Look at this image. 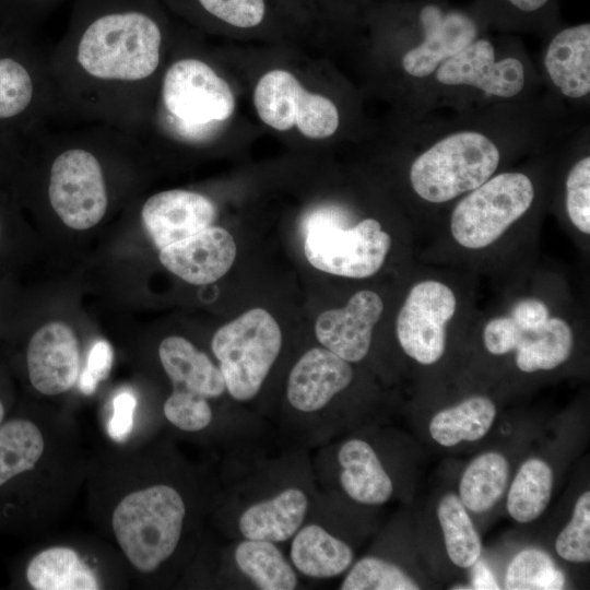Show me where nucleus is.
I'll list each match as a JSON object with an SVG mask.
<instances>
[{
    "label": "nucleus",
    "mask_w": 590,
    "mask_h": 590,
    "mask_svg": "<svg viewBox=\"0 0 590 590\" xmlns=\"http://www.w3.org/2000/svg\"><path fill=\"white\" fill-rule=\"evenodd\" d=\"M162 48V28L151 15L135 10L102 14L63 48V85L85 99L137 91L157 72Z\"/></svg>",
    "instance_id": "obj_1"
},
{
    "label": "nucleus",
    "mask_w": 590,
    "mask_h": 590,
    "mask_svg": "<svg viewBox=\"0 0 590 590\" xmlns=\"http://www.w3.org/2000/svg\"><path fill=\"white\" fill-rule=\"evenodd\" d=\"M185 517L180 493L170 485L154 484L119 500L111 514V529L131 566L150 574L176 551Z\"/></svg>",
    "instance_id": "obj_2"
},
{
    "label": "nucleus",
    "mask_w": 590,
    "mask_h": 590,
    "mask_svg": "<svg viewBox=\"0 0 590 590\" xmlns=\"http://www.w3.org/2000/svg\"><path fill=\"white\" fill-rule=\"evenodd\" d=\"M337 208H320L306 216L304 255L316 269L344 278L363 279L382 267L391 247L390 235L375 219L352 227Z\"/></svg>",
    "instance_id": "obj_3"
},
{
    "label": "nucleus",
    "mask_w": 590,
    "mask_h": 590,
    "mask_svg": "<svg viewBox=\"0 0 590 590\" xmlns=\"http://www.w3.org/2000/svg\"><path fill=\"white\" fill-rule=\"evenodd\" d=\"M499 160V150L485 134L460 131L418 155L411 165L410 181L422 199L442 203L489 179Z\"/></svg>",
    "instance_id": "obj_4"
},
{
    "label": "nucleus",
    "mask_w": 590,
    "mask_h": 590,
    "mask_svg": "<svg viewBox=\"0 0 590 590\" xmlns=\"http://www.w3.org/2000/svg\"><path fill=\"white\" fill-rule=\"evenodd\" d=\"M281 347L280 326L263 308L249 309L219 328L211 349L229 396L237 401L253 399Z\"/></svg>",
    "instance_id": "obj_5"
},
{
    "label": "nucleus",
    "mask_w": 590,
    "mask_h": 590,
    "mask_svg": "<svg viewBox=\"0 0 590 590\" xmlns=\"http://www.w3.org/2000/svg\"><path fill=\"white\" fill-rule=\"evenodd\" d=\"M161 102L169 121L190 135L226 121L236 106L228 82L196 57L179 58L167 67L161 83Z\"/></svg>",
    "instance_id": "obj_6"
},
{
    "label": "nucleus",
    "mask_w": 590,
    "mask_h": 590,
    "mask_svg": "<svg viewBox=\"0 0 590 590\" xmlns=\"http://www.w3.org/2000/svg\"><path fill=\"white\" fill-rule=\"evenodd\" d=\"M533 198V185L522 173H502L491 177L453 209L450 221L452 237L465 248H484L529 210Z\"/></svg>",
    "instance_id": "obj_7"
},
{
    "label": "nucleus",
    "mask_w": 590,
    "mask_h": 590,
    "mask_svg": "<svg viewBox=\"0 0 590 590\" xmlns=\"http://www.w3.org/2000/svg\"><path fill=\"white\" fill-rule=\"evenodd\" d=\"M252 102L259 119L280 132L296 128L305 138L323 140L332 137L340 125L332 99L308 91L285 69L262 74L253 88Z\"/></svg>",
    "instance_id": "obj_8"
},
{
    "label": "nucleus",
    "mask_w": 590,
    "mask_h": 590,
    "mask_svg": "<svg viewBox=\"0 0 590 590\" xmlns=\"http://www.w3.org/2000/svg\"><path fill=\"white\" fill-rule=\"evenodd\" d=\"M48 199L68 227L84 231L98 224L108 208V192L96 155L80 146L59 153L50 167Z\"/></svg>",
    "instance_id": "obj_9"
},
{
    "label": "nucleus",
    "mask_w": 590,
    "mask_h": 590,
    "mask_svg": "<svg viewBox=\"0 0 590 590\" xmlns=\"http://www.w3.org/2000/svg\"><path fill=\"white\" fill-rule=\"evenodd\" d=\"M456 306V296L446 284L434 280L415 284L397 318V338L404 353L422 365L439 361Z\"/></svg>",
    "instance_id": "obj_10"
},
{
    "label": "nucleus",
    "mask_w": 590,
    "mask_h": 590,
    "mask_svg": "<svg viewBox=\"0 0 590 590\" xmlns=\"http://www.w3.org/2000/svg\"><path fill=\"white\" fill-rule=\"evenodd\" d=\"M39 66L27 47L0 36V133L19 138L36 119L43 101Z\"/></svg>",
    "instance_id": "obj_11"
},
{
    "label": "nucleus",
    "mask_w": 590,
    "mask_h": 590,
    "mask_svg": "<svg viewBox=\"0 0 590 590\" xmlns=\"http://www.w3.org/2000/svg\"><path fill=\"white\" fill-rule=\"evenodd\" d=\"M417 22L423 34L422 42L402 58L403 70L414 78L434 73L445 60L476 39L479 33L472 15L446 9L436 1L423 2L417 9Z\"/></svg>",
    "instance_id": "obj_12"
},
{
    "label": "nucleus",
    "mask_w": 590,
    "mask_h": 590,
    "mask_svg": "<svg viewBox=\"0 0 590 590\" xmlns=\"http://www.w3.org/2000/svg\"><path fill=\"white\" fill-rule=\"evenodd\" d=\"M435 72L441 84L474 86L503 98L519 94L526 80L522 62L514 57L497 61L494 47L486 39H474L445 60Z\"/></svg>",
    "instance_id": "obj_13"
},
{
    "label": "nucleus",
    "mask_w": 590,
    "mask_h": 590,
    "mask_svg": "<svg viewBox=\"0 0 590 590\" xmlns=\"http://www.w3.org/2000/svg\"><path fill=\"white\" fill-rule=\"evenodd\" d=\"M26 365L31 385L39 393L57 396L70 390L81 370L80 346L73 330L60 321L42 326L28 341Z\"/></svg>",
    "instance_id": "obj_14"
},
{
    "label": "nucleus",
    "mask_w": 590,
    "mask_h": 590,
    "mask_svg": "<svg viewBox=\"0 0 590 590\" xmlns=\"http://www.w3.org/2000/svg\"><path fill=\"white\" fill-rule=\"evenodd\" d=\"M384 310L380 296L368 290L355 293L342 308L321 312L315 323V334L323 347L349 363L367 355L374 327Z\"/></svg>",
    "instance_id": "obj_15"
},
{
    "label": "nucleus",
    "mask_w": 590,
    "mask_h": 590,
    "mask_svg": "<svg viewBox=\"0 0 590 590\" xmlns=\"http://www.w3.org/2000/svg\"><path fill=\"white\" fill-rule=\"evenodd\" d=\"M236 244L228 231L206 228L160 249L161 263L193 285L213 283L224 276L236 258Z\"/></svg>",
    "instance_id": "obj_16"
},
{
    "label": "nucleus",
    "mask_w": 590,
    "mask_h": 590,
    "mask_svg": "<svg viewBox=\"0 0 590 590\" xmlns=\"http://www.w3.org/2000/svg\"><path fill=\"white\" fill-rule=\"evenodd\" d=\"M216 206L208 197L182 189L151 196L143 204V225L158 249L180 241L212 225Z\"/></svg>",
    "instance_id": "obj_17"
},
{
    "label": "nucleus",
    "mask_w": 590,
    "mask_h": 590,
    "mask_svg": "<svg viewBox=\"0 0 590 590\" xmlns=\"http://www.w3.org/2000/svg\"><path fill=\"white\" fill-rule=\"evenodd\" d=\"M353 379L349 362L326 347L304 353L293 366L286 386L290 404L305 413L323 409Z\"/></svg>",
    "instance_id": "obj_18"
},
{
    "label": "nucleus",
    "mask_w": 590,
    "mask_h": 590,
    "mask_svg": "<svg viewBox=\"0 0 590 590\" xmlns=\"http://www.w3.org/2000/svg\"><path fill=\"white\" fill-rule=\"evenodd\" d=\"M158 357L173 391L211 399L226 390L219 366L182 337L165 338L160 344Z\"/></svg>",
    "instance_id": "obj_19"
},
{
    "label": "nucleus",
    "mask_w": 590,
    "mask_h": 590,
    "mask_svg": "<svg viewBox=\"0 0 590 590\" xmlns=\"http://www.w3.org/2000/svg\"><path fill=\"white\" fill-rule=\"evenodd\" d=\"M544 66L556 87L567 97L581 98L590 92V24L558 32L550 42Z\"/></svg>",
    "instance_id": "obj_20"
},
{
    "label": "nucleus",
    "mask_w": 590,
    "mask_h": 590,
    "mask_svg": "<svg viewBox=\"0 0 590 590\" xmlns=\"http://www.w3.org/2000/svg\"><path fill=\"white\" fill-rule=\"evenodd\" d=\"M307 509L306 494L290 487L244 510L238 519V529L245 539L284 542L300 529Z\"/></svg>",
    "instance_id": "obj_21"
},
{
    "label": "nucleus",
    "mask_w": 590,
    "mask_h": 590,
    "mask_svg": "<svg viewBox=\"0 0 590 590\" xmlns=\"http://www.w3.org/2000/svg\"><path fill=\"white\" fill-rule=\"evenodd\" d=\"M340 484L346 495L363 505H381L389 500L393 484L373 447L357 438L339 449Z\"/></svg>",
    "instance_id": "obj_22"
},
{
    "label": "nucleus",
    "mask_w": 590,
    "mask_h": 590,
    "mask_svg": "<svg viewBox=\"0 0 590 590\" xmlns=\"http://www.w3.org/2000/svg\"><path fill=\"white\" fill-rule=\"evenodd\" d=\"M290 556L300 574L328 579L343 574L351 566L354 553L344 541L311 523L294 534Z\"/></svg>",
    "instance_id": "obj_23"
},
{
    "label": "nucleus",
    "mask_w": 590,
    "mask_h": 590,
    "mask_svg": "<svg viewBox=\"0 0 590 590\" xmlns=\"http://www.w3.org/2000/svg\"><path fill=\"white\" fill-rule=\"evenodd\" d=\"M26 579L36 590H96L101 582L95 571L75 550L52 546L37 553L28 563Z\"/></svg>",
    "instance_id": "obj_24"
},
{
    "label": "nucleus",
    "mask_w": 590,
    "mask_h": 590,
    "mask_svg": "<svg viewBox=\"0 0 590 590\" xmlns=\"http://www.w3.org/2000/svg\"><path fill=\"white\" fill-rule=\"evenodd\" d=\"M573 349V332L560 318H548L540 328L519 329L516 342V365L524 373L551 370L568 359Z\"/></svg>",
    "instance_id": "obj_25"
},
{
    "label": "nucleus",
    "mask_w": 590,
    "mask_h": 590,
    "mask_svg": "<svg viewBox=\"0 0 590 590\" xmlns=\"http://www.w3.org/2000/svg\"><path fill=\"white\" fill-rule=\"evenodd\" d=\"M495 416L494 402L486 397L475 396L437 412L430 420L428 429L435 441L451 447L464 440L474 441L484 437Z\"/></svg>",
    "instance_id": "obj_26"
},
{
    "label": "nucleus",
    "mask_w": 590,
    "mask_h": 590,
    "mask_svg": "<svg viewBox=\"0 0 590 590\" xmlns=\"http://www.w3.org/2000/svg\"><path fill=\"white\" fill-rule=\"evenodd\" d=\"M234 558L238 569L261 590H293L297 577L273 542L245 539L237 544Z\"/></svg>",
    "instance_id": "obj_27"
},
{
    "label": "nucleus",
    "mask_w": 590,
    "mask_h": 590,
    "mask_svg": "<svg viewBox=\"0 0 590 590\" xmlns=\"http://www.w3.org/2000/svg\"><path fill=\"white\" fill-rule=\"evenodd\" d=\"M508 462L498 452L474 458L462 473L459 498L467 509L484 512L503 496L508 483Z\"/></svg>",
    "instance_id": "obj_28"
},
{
    "label": "nucleus",
    "mask_w": 590,
    "mask_h": 590,
    "mask_svg": "<svg viewBox=\"0 0 590 590\" xmlns=\"http://www.w3.org/2000/svg\"><path fill=\"white\" fill-rule=\"evenodd\" d=\"M553 488V471L543 460L532 458L520 467L507 496V510L512 519L527 523L546 509Z\"/></svg>",
    "instance_id": "obj_29"
},
{
    "label": "nucleus",
    "mask_w": 590,
    "mask_h": 590,
    "mask_svg": "<svg viewBox=\"0 0 590 590\" xmlns=\"http://www.w3.org/2000/svg\"><path fill=\"white\" fill-rule=\"evenodd\" d=\"M45 451L39 427L25 418L0 426V487L11 479L35 469Z\"/></svg>",
    "instance_id": "obj_30"
},
{
    "label": "nucleus",
    "mask_w": 590,
    "mask_h": 590,
    "mask_svg": "<svg viewBox=\"0 0 590 590\" xmlns=\"http://www.w3.org/2000/svg\"><path fill=\"white\" fill-rule=\"evenodd\" d=\"M437 517L450 560L461 568L472 567L481 557L482 544L460 498L445 495L438 504Z\"/></svg>",
    "instance_id": "obj_31"
},
{
    "label": "nucleus",
    "mask_w": 590,
    "mask_h": 590,
    "mask_svg": "<svg viewBox=\"0 0 590 590\" xmlns=\"http://www.w3.org/2000/svg\"><path fill=\"white\" fill-rule=\"evenodd\" d=\"M566 579L550 555L538 548H526L508 565L505 576L507 590H558Z\"/></svg>",
    "instance_id": "obj_32"
},
{
    "label": "nucleus",
    "mask_w": 590,
    "mask_h": 590,
    "mask_svg": "<svg viewBox=\"0 0 590 590\" xmlns=\"http://www.w3.org/2000/svg\"><path fill=\"white\" fill-rule=\"evenodd\" d=\"M420 586L399 566L373 556L361 558L350 569L341 590H417Z\"/></svg>",
    "instance_id": "obj_33"
},
{
    "label": "nucleus",
    "mask_w": 590,
    "mask_h": 590,
    "mask_svg": "<svg viewBox=\"0 0 590 590\" xmlns=\"http://www.w3.org/2000/svg\"><path fill=\"white\" fill-rule=\"evenodd\" d=\"M555 548L565 560L586 563L590 560V492L577 499L573 516L558 534Z\"/></svg>",
    "instance_id": "obj_34"
},
{
    "label": "nucleus",
    "mask_w": 590,
    "mask_h": 590,
    "mask_svg": "<svg viewBox=\"0 0 590 590\" xmlns=\"http://www.w3.org/2000/svg\"><path fill=\"white\" fill-rule=\"evenodd\" d=\"M163 412L172 425L185 432L202 430L213 417L208 399L178 391L166 399Z\"/></svg>",
    "instance_id": "obj_35"
},
{
    "label": "nucleus",
    "mask_w": 590,
    "mask_h": 590,
    "mask_svg": "<svg viewBox=\"0 0 590 590\" xmlns=\"http://www.w3.org/2000/svg\"><path fill=\"white\" fill-rule=\"evenodd\" d=\"M566 210L581 233H590V157L579 160L566 179Z\"/></svg>",
    "instance_id": "obj_36"
},
{
    "label": "nucleus",
    "mask_w": 590,
    "mask_h": 590,
    "mask_svg": "<svg viewBox=\"0 0 590 590\" xmlns=\"http://www.w3.org/2000/svg\"><path fill=\"white\" fill-rule=\"evenodd\" d=\"M214 19L239 30L259 26L267 14L266 0H197Z\"/></svg>",
    "instance_id": "obj_37"
},
{
    "label": "nucleus",
    "mask_w": 590,
    "mask_h": 590,
    "mask_svg": "<svg viewBox=\"0 0 590 590\" xmlns=\"http://www.w3.org/2000/svg\"><path fill=\"white\" fill-rule=\"evenodd\" d=\"M111 363L110 344L105 340L96 341L88 352L85 367L79 377L81 391L85 394H92L98 384L108 376Z\"/></svg>",
    "instance_id": "obj_38"
},
{
    "label": "nucleus",
    "mask_w": 590,
    "mask_h": 590,
    "mask_svg": "<svg viewBox=\"0 0 590 590\" xmlns=\"http://www.w3.org/2000/svg\"><path fill=\"white\" fill-rule=\"evenodd\" d=\"M519 334V328L510 316L491 319L483 331L486 350L494 355L512 352Z\"/></svg>",
    "instance_id": "obj_39"
},
{
    "label": "nucleus",
    "mask_w": 590,
    "mask_h": 590,
    "mask_svg": "<svg viewBox=\"0 0 590 590\" xmlns=\"http://www.w3.org/2000/svg\"><path fill=\"white\" fill-rule=\"evenodd\" d=\"M137 398L133 392L125 390L119 392L113 400V414L109 418L107 430L116 441H123L132 432Z\"/></svg>",
    "instance_id": "obj_40"
},
{
    "label": "nucleus",
    "mask_w": 590,
    "mask_h": 590,
    "mask_svg": "<svg viewBox=\"0 0 590 590\" xmlns=\"http://www.w3.org/2000/svg\"><path fill=\"white\" fill-rule=\"evenodd\" d=\"M510 317L520 330L530 331L542 327L550 318V311L542 300L530 297L517 302Z\"/></svg>",
    "instance_id": "obj_41"
},
{
    "label": "nucleus",
    "mask_w": 590,
    "mask_h": 590,
    "mask_svg": "<svg viewBox=\"0 0 590 590\" xmlns=\"http://www.w3.org/2000/svg\"><path fill=\"white\" fill-rule=\"evenodd\" d=\"M498 1V0H497ZM504 8L519 15H535L543 12L552 0H499Z\"/></svg>",
    "instance_id": "obj_42"
},
{
    "label": "nucleus",
    "mask_w": 590,
    "mask_h": 590,
    "mask_svg": "<svg viewBox=\"0 0 590 590\" xmlns=\"http://www.w3.org/2000/svg\"><path fill=\"white\" fill-rule=\"evenodd\" d=\"M472 567V586L474 589H499L494 575L483 562L476 560Z\"/></svg>",
    "instance_id": "obj_43"
},
{
    "label": "nucleus",
    "mask_w": 590,
    "mask_h": 590,
    "mask_svg": "<svg viewBox=\"0 0 590 590\" xmlns=\"http://www.w3.org/2000/svg\"><path fill=\"white\" fill-rule=\"evenodd\" d=\"M13 139L14 138H12V137H8V135H4V134L0 133V145L5 144V143H10Z\"/></svg>",
    "instance_id": "obj_44"
},
{
    "label": "nucleus",
    "mask_w": 590,
    "mask_h": 590,
    "mask_svg": "<svg viewBox=\"0 0 590 590\" xmlns=\"http://www.w3.org/2000/svg\"><path fill=\"white\" fill-rule=\"evenodd\" d=\"M3 417H4V406H3L2 402L0 401V424H1L2 420H3Z\"/></svg>",
    "instance_id": "obj_45"
},
{
    "label": "nucleus",
    "mask_w": 590,
    "mask_h": 590,
    "mask_svg": "<svg viewBox=\"0 0 590 590\" xmlns=\"http://www.w3.org/2000/svg\"><path fill=\"white\" fill-rule=\"evenodd\" d=\"M0 235H1V221H0Z\"/></svg>",
    "instance_id": "obj_46"
}]
</instances>
